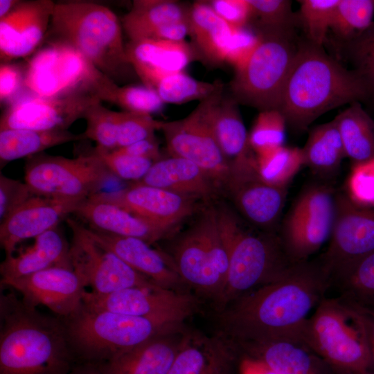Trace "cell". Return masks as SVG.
Returning <instances> with one entry per match:
<instances>
[{
    "instance_id": "cell-1",
    "label": "cell",
    "mask_w": 374,
    "mask_h": 374,
    "mask_svg": "<svg viewBox=\"0 0 374 374\" xmlns=\"http://www.w3.org/2000/svg\"><path fill=\"white\" fill-rule=\"evenodd\" d=\"M331 285L319 260L295 263L278 280L223 308L220 317L226 339L236 348L278 339L303 341L310 312Z\"/></svg>"
},
{
    "instance_id": "cell-2",
    "label": "cell",
    "mask_w": 374,
    "mask_h": 374,
    "mask_svg": "<svg viewBox=\"0 0 374 374\" xmlns=\"http://www.w3.org/2000/svg\"><path fill=\"white\" fill-rule=\"evenodd\" d=\"M0 374H69L76 359L62 318L13 292L0 297Z\"/></svg>"
},
{
    "instance_id": "cell-3",
    "label": "cell",
    "mask_w": 374,
    "mask_h": 374,
    "mask_svg": "<svg viewBox=\"0 0 374 374\" xmlns=\"http://www.w3.org/2000/svg\"><path fill=\"white\" fill-rule=\"evenodd\" d=\"M356 101H368L357 73L327 54L323 46L300 38L278 109L287 125L303 132L326 112Z\"/></svg>"
},
{
    "instance_id": "cell-4",
    "label": "cell",
    "mask_w": 374,
    "mask_h": 374,
    "mask_svg": "<svg viewBox=\"0 0 374 374\" xmlns=\"http://www.w3.org/2000/svg\"><path fill=\"white\" fill-rule=\"evenodd\" d=\"M303 341L341 372L357 374L374 365L365 316L341 296L319 303L305 325Z\"/></svg>"
},
{
    "instance_id": "cell-5",
    "label": "cell",
    "mask_w": 374,
    "mask_h": 374,
    "mask_svg": "<svg viewBox=\"0 0 374 374\" xmlns=\"http://www.w3.org/2000/svg\"><path fill=\"white\" fill-rule=\"evenodd\" d=\"M217 211L229 246L226 280L217 302L224 308L244 294L278 280L295 263L287 256L278 233L253 232L244 228L229 208Z\"/></svg>"
},
{
    "instance_id": "cell-6",
    "label": "cell",
    "mask_w": 374,
    "mask_h": 374,
    "mask_svg": "<svg viewBox=\"0 0 374 374\" xmlns=\"http://www.w3.org/2000/svg\"><path fill=\"white\" fill-rule=\"evenodd\" d=\"M48 30L52 40L71 46L113 80L130 65L119 20L103 5L81 1L55 3Z\"/></svg>"
},
{
    "instance_id": "cell-7",
    "label": "cell",
    "mask_w": 374,
    "mask_h": 374,
    "mask_svg": "<svg viewBox=\"0 0 374 374\" xmlns=\"http://www.w3.org/2000/svg\"><path fill=\"white\" fill-rule=\"evenodd\" d=\"M62 319L76 359L98 364L181 326L98 309L84 303L77 311Z\"/></svg>"
},
{
    "instance_id": "cell-8",
    "label": "cell",
    "mask_w": 374,
    "mask_h": 374,
    "mask_svg": "<svg viewBox=\"0 0 374 374\" xmlns=\"http://www.w3.org/2000/svg\"><path fill=\"white\" fill-rule=\"evenodd\" d=\"M259 42L251 57L235 70L232 97L260 111L279 109L299 39L296 30L258 32Z\"/></svg>"
},
{
    "instance_id": "cell-9",
    "label": "cell",
    "mask_w": 374,
    "mask_h": 374,
    "mask_svg": "<svg viewBox=\"0 0 374 374\" xmlns=\"http://www.w3.org/2000/svg\"><path fill=\"white\" fill-rule=\"evenodd\" d=\"M170 257L186 285L217 302L226 280L229 246L217 208L203 211L177 240Z\"/></svg>"
},
{
    "instance_id": "cell-10",
    "label": "cell",
    "mask_w": 374,
    "mask_h": 374,
    "mask_svg": "<svg viewBox=\"0 0 374 374\" xmlns=\"http://www.w3.org/2000/svg\"><path fill=\"white\" fill-rule=\"evenodd\" d=\"M112 175L94 152L74 158L37 154L24 168V182L34 195L62 199H87Z\"/></svg>"
},
{
    "instance_id": "cell-11",
    "label": "cell",
    "mask_w": 374,
    "mask_h": 374,
    "mask_svg": "<svg viewBox=\"0 0 374 374\" xmlns=\"http://www.w3.org/2000/svg\"><path fill=\"white\" fill-rule=\"evenodd\" d=\"M335 190L326 182L305 186L284 217L278 236L294 263L308 260L329 240L335 217Z\"/></svg>"
},
{
    "instance_id": "cell-12",
    "label": "cell",
    "mask_w": 374,
    "mask_h": 374,
    "mask_svg": "<svg viewBox=\"0 0 374 374\" xmlns=\"http://www.w3.org/2000/svg\"><path fill=\"white\" fill-rule=\"evenodd\" d=\"M101 73L71 46L51 40L29 60L24 86L30 94L42 97L93 94V84Z\"/></svg>"
},
{
    "instance_id": "cell-13",
    "label": "cell",
    "mask_w": 374,
    "mask_h": 374,
    "mask_svg": "<svg viewBox=\"0 0 374 374\" xmlns=\"http://www.w3.org/2000/svg\"><path fill=\"white\" fill-rule=\"evenodd\" d=\"M328 242L319 260L332 283L374 253V207L363 206L348 195L336 192L334 222Z\"/></svg>"
},
{
    "instance_id": "cell-14",
    "label": "cell",
    "mask_w": 374,
    "mask_h": 374,
    "mask_svg": "<svg viewBox=\"0 0 374 374\" xmlns=\"http://www.w3.org/2000/svg\"><path fill=\"white\" fill-rule=\"evenodd\" d=\"M66 223L72 232V267L91 292L107 294L133 287L157 285L93 240L84 226L71 218H67Z\"/></svg>"
},
{
    "instance_id": "cell-15",
    "label": "cell",
    "mask_w": 374,
    "mask_h": 374,
    "mask_svg": "<svg viewBox=\"0 0 374 374\" xmlns=\"http://www.w3.org/2000/svg\"><path fill=\"white\" fill-rule=\"evenodd\" d=\"M161 130L172 156L194 163L219 189L227 190L231 168L206 122L200 104L182 119L163 122Z\"/></svg>"
},
{
    "instance_id": "cell-16",
    "label": "cell",
    "mask_w": 374,
    "mask_h": 374,
    "mask_svg": "<svg viewBox=\"0 0 374 374\" xmlns=\"http://www.w3.org/2000/svg\"><path fill=\"white\" fill-rule=\"evenodd\" d=\"M86 305L116 313L166 320L181 324L197 308V299L187 292L158 285L133 287L107 294L85 292Z\"/></svg>"
},
{
    "instance_id": "cell-17",
    "label": "cell",
    "mask_w": 374,
    "mask_h": 374,
    "mask_svg": "<svg viewBox=\"0 0 374 374\" xmlns=\"http://www.w3.org/2000/svg\"><path fill=\"white\" fill-rule=\"evenodd\" d=\"M98 101L101 100L88 92L59 97L29 94L14 101L4 110L1 116L0 130H67L77 120L83 118L87 109Z\"/></svg>"
},
{
    "instance_id": "cell-18",
    "label": "cell",
    "mask_w": 374,
    "mask_h": 374,
    "mask_svg": "<svg viewBox=\"0 0 374 374\" xmlns=\"http://www.w3.org/2000/svg\"><path fill=\"white\" fill-rule=\"evenodd\" d=\"M20 293L28 305H44L56 316H70L83 303L85 286L72 267L55 266L32 274L1 281Z\"/></svg>"
},
{
    "instance_id": "cell-19",
    "label": "cell",
    "mask_w": 374,
    "mask_h": 374,
    "mask_svg": "<svg viewBox=\"0 0 374 374\" xmlns=\"http://www.w3.org/2000/svg\"><path fill=\"white\" fill-rule=\"evenodd\" d=\"M226 191L249 223L262 231L276 233L287 188L264 181L258 172L256 160L232 173Z\"/></svg>"
},
{
    "instance_id": "cell-20",
    "label": "cell",
    "mask_w": 374,
    "mask_h": 374,
    "mask_svg": "<svg viewBox=\"0 0 374 374\" xmlns=\"http://www.w3.org/2000/svg\"><path fill=\"white\" fill-rule=\"evenodd\" d=\"M89 197L116 205L134 215L172 229L191 215L196 208L195 198L136 183L118 190L98 192Z\"/></svg>"
},
{
    "instance_id": "cell-21",
    "label": "cell",
    "mask_w": 374,
    "mask_h": 374,
    "mask_svg": "<svg viewBox=\"0 0 374 374\" xmlns=\"http://www.w3.org/2000/svg\"><path fill=\"white\" fill-rule=\"evenodd\" d=\"M83 200L32 196L0 224V244L6 257L13 255L22 241L57 226Z\"/></svg>"
},
{
    "instance_id": "cell-22",
    "label": "cell",
    "mask_w": 374,
    "mask_h": 374,
    "mask_svg": "<svg viewBox=\"0 0 374 374\" xmlns=\"http://www.w3.org/2000/svg\"><path fill=\"white\" fill-rule=\"evenodd\" d=\"M55 3L51 0L19 1L0 18L1 63L32 53L48 29Z\"/></svg>"
},
{
    "instance_id": "cell-23",
    "label": "cell",
    "mask_w": 374,
    "mask_h": 374,
    "mask_svg": "<svg viewBox=\"0 0 374 374\" xmlns=\"http://www.w3.org/2000/svg\"><path fill=\"white\" fill-rule=\"evenodd\" d=\"M86 227V226H85ZM89 235L110 250L137 272L159 287L186 292L170 257L135 238L106 233L86 227Z\"/></svg>"
},
{
    "instance_id": "cell-24",
    "label": "cell",
    "mask_w": 374,
    "mask_h": 374,
    "mask_svg": "<svg viewBox=\"0 0 374 374\" xmlns=\"http://www.w3.org/2000/svg\"><path fill=\"white\" fill-rule=\"evenodd\" d=\"M127 58L144 85L154 89L162 78L184 69L194 58V50L185 40L157 39L130 41L125 45Z\"/></svg>"
},
{
    "instance_id": "cell-25",
    "label": "cell",
    "mask_w": 374,
    "mask_h": 374,
    "mask_svg": "<svg viewBox=\"0 0 374 374\" xmlns=\"http://www.w3.org/2000/svg\"><path fill=\"white\" fill-rule=\"evenodd\" d=\"M199 104L206 122L231 170L254 156L238 103L233 97L223 96L222 86Z\"/></svg>"
},
{
    "instance_id": "cell-26",
    "label": "cell",
    "mask_w": 374,
    "mask_h": 374,
    "mask_svg": "<svg viewBox=\"0 0 374 374\" xmlns=\"http://www.w3.org/2000/svg\"><path fill=\"white\" fill-rule=\"evenodd\" d=\"M180 326L161 333L99 364L103 373L168 374L186 336Z\"/></svg>"
},
{
    "instance_id": "cell-27",
    "label": "cell",
    "mask_w": 374,
    "mask_h": 374,
    "mask_svg": "<svg viewBox=\"0 0 374 374\" xmlns=\"http://www.w3.org/2000/svg\"><path fill=\"white\" fill-rule=\"evenodd\" d=\"M74 214L84 220L89 228L119 236L141 239L152 244L169 236L175 229L134 215L116 205L87 197Z\"/></svg>"
},
{
    "instance_id": "cell-28",
    "label": "cell",
    "mask_w": 374,
    "mask_h": 374,
    "mask_svg": "<svg viewBox=\"0 0 374 374\" xmlns=\"http://www.w3.org/2000/svg\"><path fill=\"white\" fill-rule=\"evenodd\" d=\"M238 348L278 374H347L332 366L301 340L278 339Z\"/></svg>"
},
{
    "instance_id": "cell-29",
    "label": "cell",
    "mask_w": 374,
    "mask_h": 374,
    "mask_svg": "<svg viewBox=\"0 0 374 374\" xmlns=\"http://www.w3.org/2000/svg\"><path fill=\"white\" fill-rule=\"evenodd\" d=\"M139 184L168 190L195 199L210 200L219 188L196 164L172 156L155 161Z\"/></svg>"
},
{
    "instance_id": "cell-30",
    "label": "cell",
    "mask_w": 374,
    "mask_h": 374,
    "mask_svg": "<svg viewBox=\"0 0 374 374\" xmlns=\"http://www.w3.org/2000/svg\"><path fill=\"white\" fill-rule=\"evenodd\" d=\"M34 239L33 244L24 251L6 257L0 265L1 281L26 276L55 266L72 267L70 244L58 226Z\"/></svg>"
},
{
    "instance_id": "cell-31",
    "label": "cell",
    "mask_w": 374,
    "mask_h": 374,
    "mask_svg": "<svg viewBox=\"0 0 374 374\" xmlns=\"http://www.w3.org/2000/svg\"><path fill=\"white\" fill-rule=\"evenodd\" d=\"M233 348L227 339L186 335L168 374H230Z\"/></svg>"
},
{
    "instance_id": "cell-32",
    "label": "cell",
    "mask_w": 374,
    "mask_h": 374,
    "mask_svg": "<svg viewBox=\"0 0 374 374\" xmlns=\"http://www.w3.org/2000/svg\"><path fill=\"white\" fill-rule=\"evenodd\" d=\"M189 34L199 51L210 61L224 62L225 55L234 30L211 7L197 1L189 10Z\"/></svg>"
},
{
    "instance_id": "cell-33",
    "label": "cell",
    "mask_w": 374,
    "mask_h": 374,
    "mask_svg": "<svg viewBox=\"0 0 374 374\" xmlns=\"http://www.w3.org/2000/svg\"><path fill=\"white\" fill-rule=\"evenodd\" d=\"M301 149L305 166L325 180L337 175L343 159L347 157L335 119L311 129Z\"/></svg>"
},
{
    "instance_id": "cell-34",
    "label": "cell",
    "mask_w": 374,
    "mask_h": 374,
    "mask_svg": "<svg viewBox=\"0 0 374 374\" xmlns=\"http://www.w3.org/2000/svg\"><path fill=\"white\" fill-rule=\"evenodd\" d=\"M85 139L83 133L77 134L68 130H0L1 168L10 161L40 154L41 152L50 148Z\"/></svg>"
},
{
    "instance_id": "cell-35",
    "label": "cell",
    "mask_w": 374,
    "mask_h": 374,
    "mask_svg": "<svg viewBox=\"0 0 374 374\" xmlns=\"http://www.w3.org/2000/svg\"><path fill=\"white\" fill-rule=\"evenodd\" d=\"M189 10L171 0L134 1L122 19L130 41L148 38L158 28L176 21L188 19Z\"/></svg>"
},
{
    "instance_id": "cell-36",
    "label": "cell",
    "mask_w": 374,
    "mask_h": 374,
    "mask_svg": "<svg viewBox=\"0 0 374 374\" xmlns=\"http://www.w3.org/2000/svg\"><path fill=\"white\" fill-rule=\"evenodd\" d=\"M346 157L355 165L374 159V120L361 102H353L334 118Z\"/></svg>"
},
{
    "instance_id": "cell-37",
    "label": "cell",
    "mask_w": 374,
    "mask_h": 374,
    "mask_svg": "<svg viewBox=\"0 0 374 374\" xmlns=\"http://www.w3.org/2000/svg\"><path fill=\"white\" fill-rule=\"evenodd\" d=\"M93 93L101 101L114 103L130 112L151 115L159 112L164 104L154 89L145 85L121 87L103 73L94 83Z\"/></svg>"
},
{
    "instance_id": "cell-38",
    "label": "cell",
    "mask_w": 374,
    "mask_h": 374,
    "mask_svg": "<svg viewBox=\"0 0 374 374\" xmlns=\"http://www.w3.org/2000/svg\"><path fill=\"white\" fill-rule=\"evenodd\" d=\"M255 157L260 177L266 182L281 188H287L301 167L305 166L302 149L297 147L283 145L255 154Z\"/></svg>"
},
{
    "instance_id": "cell-39",
    "label": "cell",
    "mask_w": 374,
    "mask_h": 374,
    "mask_svg": "<svg viewBox=\"0 0 374 374\" xmlns=\"http://www.w3.org/2000/svg\"><path fill=\"white\" fill-rule=\"evenodd\" d=\"M336 45L362 80L368 102L374 105V21L367 29L348 40H336Z\"/></svg>"
},
{
    "instance_id": "cell-40",
    "label": "cell",
    "mask_w": 374,
    "mask_h": 374,
    "mask_svg": "<svg viewBox=\"0 0 374 374\" xmlns=\"http://www.w3.org/2000/svg\"><path fill=\"white\" fill-rule=\"evenodd\" d=\"M341 296L362 307L374 308V253L335 278Z\"/></svg>"
},
{
    "instance_id": "cell-41",
    "label": "cell",
    "mask_w": 374,
    "mask_h": 374,
    "mask_svg": "<svg viewBox=\"0 0 374 374\" xmlns=\"http://www.w3.org/2000/svg\"><path fill=\"white\" fill-rule=\"evenodd\" d=\"M219 82L197 80L184 71L169 75L159 80L154 89L164 103L182 104L204 100L222 87Z\"/></svg>"
},
{
    "instance_id": "cell-42",
    "label": "cell",
    "mask_w": 374,
    "mask_h": 374,
    "mask_svg": "<svg viewBox=\"0 0 374 374\" xmlns=\"http://www.w3.org/2000/svg\"><path fill=\"white\" fill-rule=\"evenodd\" d=\"M373 16L374 0H339L330 30L337 41H346L367 29Z\"/></svg>"
},
{
    "instance_id": "cell-43",
    "label": "cell",
    "mask_w": 374,
    "mask_h": 374,
    "mask_svg": "<svg viewBox=\"0 0 374 374\" xmlns=\"http://www.w3.org/2000/svg\"><path fill=\"white\" fill-rule=\"evenodd\" d=\"M250 21L258 32L295 30L300 25L298 14L292 9L289 0H248Z\"/></svg>"
},
{
    "instance_id": "cell-44",
    "label": "cell",
    "mask_w": 374,
    "mask_h": 374,
    "mask_svg": "<svg viewBox=\"0 0 374 374\" xmlns=\"http://www.w3.org/2000/svg\"><path fill=\"white\" fill-rule=\"evenodd\" d=\"M339 0H300V25L311 42L323 46Z\"/></svg>"
},
{
    "instance_id": "cell-45",
    "label": "cell",
    "mask_w": 374,
    "mask_h": 374,
    "mask_svg": "<svg viewBox=\"0 0 374 374\" xmlns=\"http://www.w3.org/2000/svg\"><path fill=\"white\" fill-rule=\"evenodd\" d=\"M287 123L278 109L260 111L250 133L249 143L255 154L284 145Z\"/></svg>"
},
{
    "instance_id": "cell-46",
    "label": "cell",
    "mask_w": 374,
    "mask_h": 374,
    "mask_svg": "<svg viewBox=\"0 0 374 374\" xmlns=\"http://www.w3.org/2000/svg\"><path fill=\"white\" fill-rule=\"evenodd\" d=\"M83 119L86 139L95 141L96 148L112 151L117 148L118 112L109 109L101 101L91 105L86 111Z\"/></svg>"
},
{
    "instance_id": "cell-47",
    "label": "cell",
    "mask_w": 374,
    "mask_h": 374,
    "mask_svg": "<svg viewBox=\"0 0 374 374\" xmlns=\"http://www.w3.org/2000/svg\"><path fill=\"white\" fill-rule=\"evenodd\" d=\"M162 124L163 121L154 119L150 114L118 112L116 149L154 136V132L161 130Z\"/></svg>"
},
{
    "instance_id": "cell-48",
    "label": "cell",
    "mask_w": 374,
    "mask_h": 374,
    "mask_svg": "<svg viewBox=\"0 0 374 374\" xmlns=\"http://www.w3.org/2000/svg\"><path fill=\"white\" fill-rule=\"evenodd\" d=\"M93 152L99 156L113 175L133 182L141 180L155 162L116 150L107 151L96 148Z\"/></svg>"
},
{
    "instance_id": "cell-49",
    "label": "cell",
    "mask_w": 374,
    "mask_h": 374,
    "mask_svg": "<svg viewBox=\"0 0 374 374\" xmlns=\"http://www.w3.org/2000/svg\"><path fill=\"white\" fill-rule=\"evenodd\" d=\"M34 194L25 182L0 175V222H3Z\"/></svg>"
},
{
    "instance_id": "cell-50",
    "label": "cell",
    "mask_w": 374,
    "mask_h": 374,
    "mask_svg": "<svg viewBox=\"0 0 374 374\" xmlns=\"http://www.w3.org/2000/svg\"><path fill=\"white\" fill-rule=\"evenodd\" d=\"M259 40L258 33L255 34L245 27L235 28L225 55L224 62L232 65L235 70L240 69L251 57Z\"/></svg>"
},
{
    "instance_id": "cell-51",
    "label": "cell",
    "mask_w": 374,
    "mask_h": 374,
    "mask_svg": "<svg viewBox=\"0 0 374 374\" xmlns=\"http://www.w3.org/2000/svg\"><path fill=\"white\" fill-rule=\"evenodd\" d=\"M213 10L229 25L243 28L249 22L251 10L248 0H213Z\"/></svg>"
},
{
    "instance_id": "cell-52",
    "label": "cell",
    "mask_w": 374,
    "mask_h": 374,
    "mask_svg": "<svg viewBox=\"0 0 374 374\" xmlns=\"http://www.w3.org/2000/svg\"><path fill=\"white\" fill-rule=\"evenodd\" d=\"M23 74L19 66L8 62L1 63L0 66V99L1 102L12 99L24 86Z\"/></svg>"
},
{
    "instance_id": "cell-53",
    "label": "cell",
    "mask_w": 374,
    "mask_h": 374,
    "mask_svg": "<svg viewBox=\"0 0 374 374\" xmlns=\"http://www.w3.org/2000/svg\"><path fill=\"white\" fill-rule=\"evenodd\" d=\"M114 150L134 157L149 159L154 161L160 159L159 148L154 136Z\"/></svg>"
},
{
    "instance_id": "cell-54",
    "label": "cell",
    "mask_w": 374,
    "mask_h": 374,
    "mask_svg": "<svg viewBox=\"0 0 374 374\" xmlns=\"http://www.w3.org/2000/svg\"><path fill=\"white\" fill-rule=\"evenodd\" d=\"M189 18L166 24L156 29L148 38L181 42L189 34ZM148 39V38H147Z\"/></svg>"
},
{
    "instance_id": "cell-55",
    "label": "cell",
    "mask_w": 374,
    "mask_h": 374,
    "mask_svg": "<svg viewBox=\"0 0 374 374\" xmlns=\"http://www.w3.org/2000/svg\"><path fill=\"white\" fill-rule=\"evenodd\" d=\"M239 374H278L261 361L244 355L239 365Z\"/></svg>"
},
{
    "instance_id": "cell-56",
    "label": "cell",
    "mask_w": 374,
    "mask_h": 374,
    "mask_svg": "<svg viewBox=\"0 0 374 374\" xmlns=\"http://www.w3.org/2000/svg\"><path fill=\"white\" fill-rule=\"evenodd\" d=\"M69 374H103L98 364L82 362L75 365Z\"/></svg>"
},
{
    "instance_id": "cell-57",
    "label": "cell",
    "mask_w": 374,
    "mask_h": 374,
    "mask_svg": "<svg viewBox=\"0 0 374 374\" xmlns=\"http://www.w3.org/2000/svg\"><path fill=\"white\" fill-rule=\"evenodd\" d=\"M358 306L362 310L367 322L371 346L374 359V308H364L360 305Z\"/></svg>"
},
{
    "instance_id": "cell-58",
    "label": "cell",
    "mask_w": 374,
    "mask_h": 374,
    "mask_svg": "<svg viewBox=\"0 0 374 374\" xmlns=\"http://www.w3.org/2000/svg\"><path fill=\"white\" fill-rule=\"evenodd\" d=\"M19 2L17 0L0 1V18L8 14Z\"/></svg>"
},
{
    "instance_id": "cell-59",
    "label": "cell",
    "mask_w": 374,
    "mask_h": 374,
    "mask_svg": "<svg viewBox=\"0 0 374 374\" xmlns=\"http://www.w3.org/2000/svg\"><path fill=\"white\" fill-rule=\"evenodd\" d=\"M357 374H374V371L371 370H368V371H366L360 373H357Z\"/></svg>"
},
{
    "instance_id": "cell-60",
    "label": "cell",
    "mask_w": 374,
    "mask_h": 374,
    "mask_svg": "<svg viewBox=\"0 0 374 374\" xmlns=\"http://www.w3.org/2000/svg\"><path fill=\"white\" fill-rule=\"evenodd\" d=\"M348 374H349V373H348Z\"/></svg>"
}]
</instances>
